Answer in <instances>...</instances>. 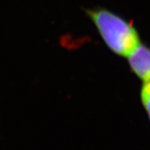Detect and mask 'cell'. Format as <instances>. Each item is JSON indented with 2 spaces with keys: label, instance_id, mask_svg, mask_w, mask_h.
Instances as JSON below:
<instances>
[{
  "label": "cell",
  "instance_id": "obj_2",
  "mask_svg": "<svg viewBox=\"0 0 150 150\" xmlns=\"http://www.w3.org/2000/svg\"><path fill=\"white\" fill-rule=\"evenodd\" d=\"M127 59L134 74L143 83L150 82V48L142 43Z\"/></svg>",
  "mask_w": 150,
  "mask_h": 150
},
{
  "label": "cell",
  "instance_id": "obj_3",
  "mask_svg": "<svg viewBox=\"0 0 150 150\" xmlns=\"http://www.w3.org/2000/svg\"><path fill=\"white\" fill-rule=\"evenodd\" d=\"M140 100L150 122V82L142 83L140 88Z\"/></svg>",
  "mask_w": 150,
  "mask_h": 150
},
{
  "label": "cell",
  "instance_id": "obj_1",
  "mask_svg": "<svg viewBox=\"0 0 150 150\" xmlns=\"http://www.w3.org/2000/svg\"><path fill=\"white\" fill-rule=\"evenodd\" d=\"M85 13L103 43L114 54L128 58L142 43L132 21L102 7L88 8Z\"/></svg>",
  "mask_w": 150,
  "mask_h": 150
}]
</instances>
